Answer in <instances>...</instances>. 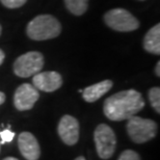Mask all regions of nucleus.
Masks as SVG:
<instances>
[{
  "instance_id": "nucleus-21",
  "label": "nucleus",
  "mask_w": 160,
  "mask_h": 160,
  "mask_svg": "<svg viewBox=\"0 0 160 160\" xmlns=\"http://www.w3.org/2000/svg\"><path fill=\"white\" fill-rule=\"evenodd\" d=\"M3 160H19V159L15 158V157H8V158H5V159H3Z\"/></svg>"
},
{
  "instance_id": "nucleus-7",
  "label": "nucleus",
  "mask_w": 160,
  "mask_h": 160,
  "mask_svg": "<svg viewBox=\"0 0 160 160\" xmlns=\"http://www.w3.org/2000/svg\"><path fill=\"white\" fill-rule=\"evenodd\" d=\"M39 91L30 83H23L16 89L14 95V105L18 110H29L39 100Z\"/></svg>"
},
{
  "instance_id": "nucleus-3",
  "label": "nucleus",
  "mask_w": 160,
  "mask_h": 160,
  "mask_svg": "<svg viewBox=\"0 0 160 160\" xmlns=\"http://www.w3.org/2000/svg\"><path fill=\"white\" fill-rule=\"evenodd\" d=\"M127 131L129 137L134 142L143 143L156 136L157 124L153 120L133 116L128 119Z\"/></svg>"
},
{
  "instance_id": "nucleus-17",
  "label": "nucleus",
  "mask_w": 160,
  "mask_h": 160,
  "mask_svg": "<svg viewBox=\"0 0 160 160\" xmlns=\"http://www.w3.org/2000/svg\"><path fill=\"white\" fill-rule=\"evenodd\" d=\"M0 137H1V142L0 143H6V142H11L15 137V133L11 131V129H5L2 130L0 132Z\"/></svg>"
},
{
  "instance_id": "nucleus-2",
  "label": "nucleus",
  "mask_w": 160,
  "mask_h": 160,
  "mask_svg": "<svg viewBox=\"0 0 160 160\" xmlns=\"http://www.w3.org/2000/svg\"><path fill=\"white\" fill-rule=\"evenodd\" d=\"M27 36L33 41H46L58 37L62 32V24L51 15H40L27 25Z\"/></svg>"
},
{
  "instance_id": "nucleus-11",
  "label": "nucleus",
  "mask_w": 160,
  "mask_h": 160,
  "mask_svg": "<svg viewBox=\"0 0 160 160\" xmlns=\"http://www.w3.org/2000/svg\"><path fill=\"white\" fill-rule=\"evenodd\" d=\"M112 85L113 82L111 80H103V81L98 82L96 84H92L91 86H88L84 89H82V97L86 102L92 103V102H96L102 96L106 94L112 88Z\"/></svg>"
},
{
  "instance_id": "nucleus-10",
  "label": "nucleus",
  "mask_w": 160,
  "mask_h": 160,
  "mask_svg": "<svg viewBox=\"0 0 160 160\" xmlns=\"http://www.w3.org/2000/svg\"><path fill=\"white\" fill-rule=\"evenodd\" d=\"M18 146L22 156L27 160H38L41 155L40 145L33 134L22 132L18 137Z\"/></svg>"
},
{
  "instance_id": "nucleus-19",
  "label": "nucleus",
  "mask_w": 160,
  "mask_h": 160,
  "mask_svg": "<svg viewBox=\"0 0 160 160\" xmlns=\"http://www.w3.org/2000/svg\"><path fill=\"white\" fill-rule=\"evenodd\" d=\"M155 73L156 75L158 76V77H160V62H158L157 65H156V68H155Z\"/></svg>"
},
{
  "instance_id": "nucleus-18",
  "label": "nucleus",
  "mask_w": 160,
  "mask_h": 160,
  "mask_svg": "<svg viewBox=\"0 0 160 160\" xmlns=\"http://www.w3.org/2000/svg\"><path fill=\"white\" fill-rule=\"evenodd\" d=\"M4 58H5V54H4V52L0 49V66L2 65V62H3V60H4Z\"/></svg>"
},
{
  "instance_id": "nucleus-13",
  "label": "nucleus",
  "mask_w": 160,
  "mask_h": 160,
  "mask_svg": "<svg viewBox=\"0 0 160 160\" xmlns=\"http://www.w3.org/2000/svg\"><path fill=\"white\" fill-rule=\"evenodd\" d=\"M68 11L75 16H81L88 11V0H65Z\"/></svg>"
},
{
  "instance_id": "nucleus-6",
  "label": "nucleus",
  "mask_w": 160,
  "mask_h": 160,
  "mask_svg": "<svg viewBox=\"0 0 160 160\" xmlns=\"http://www.w3.org/2000/svg\"><path fill=\"white\" fill-rule=\"evenodd\" d=\"M96 149L99 157L108 159L113 155L117 146V137L114 131L106 124H100L94 133Z\"/></svg>"
},
{
  "instance_id": "nucleus-16",
  "label": "nucleus",
  "mask_w": 160,
  "mask_h": 160,
  "mask_svg": "<svg viewBox=\"0 0 160 160\" xmlns=\"http://www.w3.org/2000/svg\"><path fill=\"white\" fill-rule=\"evenodd\" d=\"M119 160H140V157L133 150H126L120 155Z\"/></svg>"
},
{
  "instance_id": "nucleus-14",
  "label": "nucleus",
  "mask_w": 160,
  "mask_h": 160,
  "mask_svg": "<svg viewBox=\"0 0 160 160\" xmlns=\"http://www.w3.org/2000/svg\"><path fill=\"white\" fill-rule=\"evenodd\" d=\"M149 100L156 112L160 113V88H152L150 89Z\"/></svg>"
},
{
  "instance_id": "nucleus-15",
  "label": "nucleus",
  "mask_w": 160,
  "mask_h": 160,
  "mask_svg": "<svg viewBox=\"0 0 160 160\" xmlns=\"http://www.w3.org/2000/svg\"><path fill=\"white\" fill-rule=\"evenodd\" d=\"M0 1L8 8H18L23 6L27 0H0Z\"/></svg>"
},
{
  "instance_id": "nucleus-9",
  "label": "nucleus",
  "mask_w": 160,
  "mask_h": 160,
  "mask_svg": "<svg viewBox=\"0 0 160 160\" xmlns=\"http://www.w3.org/2000/svg\"><path fill=\"white\" fill-rule=\"evenodd\" d=\"M32 85L38 91L51 92L58 89L62 85V77L59 73L53 71L39 72L33 75Z\"/></svg>"
},
{
  "instance_id": "nucleus-23",
  "label": "nucleus",
  "mask_w": 160,
  "mask_h": 160,
  "mask_svg": "<svg viewBox=\"0 0 160 160\" xmlns=\"http://www.w3.org/2000/svg\"><path fill=\"white\" fill-rule=\"evenodd\" d=\"M1 30H2V29H1V26H0V34H1Z\"/></svg>"
},
{
  "instance_id": "nucleus-22",
  "label": "nucleus",
  "mask_w": 160,
  "mask_h": 160,
  "mask_svg": "<svg viewBox=\"0 0 160 160\" xmlns=\"http://www.w3.org/2000/svg\"><path fill=\"white\" fill-rule=\"evenodd\" d=\"M75 160H85V158H84V157H82V156H80V157H77Z\"/></svg>"
},
{
  "instance_id": "nucleus-24",
  "label": "nucleus",
  "mask_w": 160,
  "mask_h": 160,
  "mask_svg": "<svg viewBox=\"0 0 160 160\" xmlns=\"http://www.w3.org/2000/svg\"><path fill=\"white\" fill-rule=\"evenodd\" d=\"M140 1H143V0H140Z\"/></svg>"
},
{
  "instance_id": "nucleus-1",
  "label": "nucleus",
  "mask_w": 160,
  "mask_h": 160,
  "mask_svg": "<svg viewBox=\"0 0 160 160\" xmlns=\"http://www.w3.org/2000/svg\"><path fill=\"white\" fill-rule=\"evenodd\" d=\"M145 107V100L139 92L127 89L117 92L104 102L103 111L110 121H125L138 113Z\"/></svg>"
},
{
  "instance_id": "nucleus-5",
  "label": "nucleus",
  "mask_w": 160,
  "mask_h": 160,
  "mask_svg": "<svg viewBox=\"0 0 160 160\" xmlns=\"http://www.w3.org/2000/svg\"><path fill=\"white\" fill-rule=\"evenodd\" d=\"M44 67V56L38 51L22 54L15 60L14 73L19 77L27 78L36 75Z\"/></svg>"
},
{
  "instance_id": "nucleus-4",
  "label": "nucleus",
  "mask_w": 160,
  "mask_h": 160,
  "mask_svg": "<svg viewBox=\"0 0 160 160\" xmlns=\"http://www.w3.org/2000/svg\"><path fill=\"white\" fill-rule=\"evenodd\" d=\"M104 21L108 27L116 31L128 32L139 27V21L124 8H113L104 15Z\"/></svg>"
},
{
  "instance_id": "nucleus-20",
  "label": "nucleus",
  "mask_w": 160,
  "mask_h": 160,
  "mask_svg": "<svg viewBox=\"0 0 160 160\" xmlns=\"http://www.w3.org/2000/svg\"><path fill=\"white\" fill-rule=\"evenodd\" d=\"M4 101H5V95H4V92H0V105L4 103Z\"/></svg>"
},
{
  "instance_id": "nucleus-8",
  "label": "nucleus",
  "mask_w": 160,
  "mask_h": 160,
  "mask_svg": "<svg viewBox=\"0 0 160 160\" xmlns=\"http://www.w3.org/2000/svg\"><path fill=\"white\" fill-rule=\"evenodd\" d=\"M60 138L66 145L74 146L79 139V123L74 117L66 114L60 119L57 127Z\"/></svg>"
},
{
  "instance_id": "nucleus-12",
  "label": "nucleus",
  "mask_w": 160,
  "mask_h": 160,
  "mask_svg": "<svg viewBox=\"0 0 160 160\" xmlns=\"http://www.w3.org/2000/svg\"><path fill=\"white\" fill-rule=\"evenodd\" d=\"M143 48L147 52L159 55L160 54V25L156 24L148 32L143 39Z\"/></svg>"
}]
</instances>
